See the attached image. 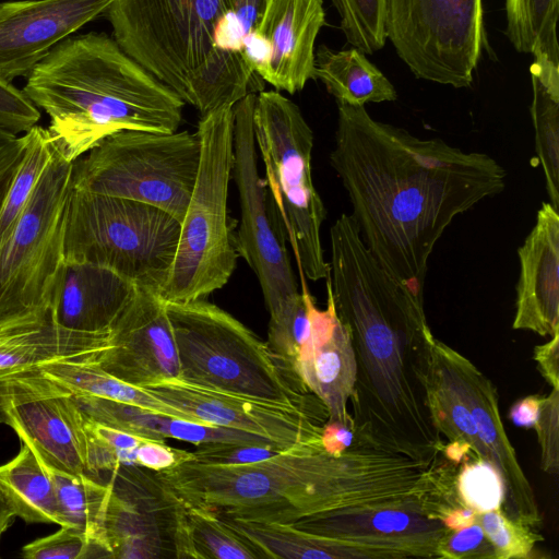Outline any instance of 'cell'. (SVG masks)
Segmentation results:
<instances>
[{"label":"cell","mask_w":559,"mask_h":559,"mask_svg":"<svg viewBox=\"0 0 559 559\" xmlns=\"http://www.w3.org/2000/svg\"><path fill=\"white\" fill-rule=\"evenodd\" d=\"M436 556L442 559H496L492 544L476 522L456 530L448 528L437 545Z\"/></svg>","instance_id":"obj_41"},{"label":"cell","mask_w":559,"mask_h":559,"mask_svg":"<svg viewBox=\"0 0 559 559\" xmlns=\"http://www.w3.org/2000/svg\"><path fill=\"white\" fill-rule=\"evenodd\" d=\"M85 415L74 395L62 394L11 406L7 425L48 467L88 475Z\"/></svg>","instance_id":"obj_23"},{"label":"cell","mask_w":559,"mask_h":559,"mask_svg":"<svg viewBox=\"0 0 559 559\" xmlns=\"http://www.w3.org/2000/svg\"><path fill=\"white\" fill-rule=\"evenodd\" d=\"M143 389L200 424L252 433L272 441L282 450L306 444L322 445V426L329 418L324 411L207 389L179 378Z\"/></svg>","instance_id":"obj_15"},{"label":"cell","mask_w":559,"mask_h":559,"mask_svg":"<svg viewBox=\"0 0 559 559\" xmlns=\"http://www.w3.org/2000/svg\"><path fill=\"white\" fill-rule=\"evenodd\" d=\"M179 379L266 402L328 412L281 369L265 342L218 306L198 299L166 302ZM329 415V414H328Z\"/></svg>","instance_id":"obj_5"},{"label":"cell","mask_w":559,"mask_h":559,"mask_svg":"<svg viewBox=\"0 0 559 559\" xmlns=\"http://www.w3.org/2000/svg\"><path fill=\"white\" fill-rule=\"evenodd\" d=\"M200 150L197 132L121 130L73 162L72 186L157 206L181 223L195 183Z\"/></svg>","instance_id":"obj_9"},{"label":"cell","mask_w":559,"mask_h":559,"mask_svg":"<svg viewBox=\"0 0 559 559\" xmlns=\"http://www.w3.org/2000/svg\"><path fill=\"white\" fill-rule=\"evenodd\" d=\"M475 522L492 544L496 559L527 558L544 539L534 528L508 518L501 509L476 513Z\"/></svg>","instance_id":"obj_37"},{"label":"cell","mask_w":559,"mask_h":559,"mask_svg":"<svg viewBox=\"0 0 559 559\" xmlns=\"http://www.w3.org/2000/svg\"><path fill=\"white\" fill-rule=\"evenodd\" d=\"M234 0H111L105 16L121 49L201 117L234 106L254 73L219 51L215 31Z\"/></svg>","instance_id":"obj_4"},{"label":"cell","mask_w":559,"mask_h":559,"mask_svg":"<svg viewBox=\"0 0 559 559\" xmlns=\"http://www.w3.org/2000/svg\"><path fill=\"white\" fill-rule=\"evenodd\" d=\"M455 487L461 502L475 513L501 509L503 483L500 474L486 460L464 461L457 469Z\"/></svg>","instance_id":"obj_36"},{"label":"cell","mask_w":559,"mask_h":559,"mask_svg":"<svg viewBox=\"0 0 559 559\" xmlns=\"http://www.w3.org/2000/svg\"><path fill=\"white\" fill-rule=\"evenodd\" d=\"M22 91L48 116L47 131L69 162L121 130L175 132L185 105L114 38L95 32L56 45Z\"/></svg>","instance_id":"obj_3"},{"label":"cell","mask_w":559,"mask_h":559,"mask_svg":"<svg viewBox=\"0 0 559 559\" xmlns=\"http://www.w3.org/2000/svg\"><path fill=\"white\" fill-rule=\"evenodd\" d=\"M221 518L245 537L261 558L378 559L370 551L301 531L293 524Z\"/></svg>","instance_id":"obj_27"},{"label":"cell","mask_w":559,"mask_h":559,"mask_svg":"<svg viewBox=\"0 0 559 559\" xmlns=\"http://www.w3.org/2000/svg\"><path fill=\"white\" fill-rule=\"evenodd\" d=\"M134 386L178 379L179 358L165 301L157 292L136 287L110 333V347L98 364Z\"/></svg>","instance_id":"obj_18"},{"label":"cell","mask_w":559,"mask_h":559,"mask_svg":"<svg viewBox=\"0 0 559 559\" xmlns=\"http://www.w3.org/2000/svg\"><path fill=\"white\" fill-rule=\"evenodd\" d=\"M358 34V49L371 55L382 49L386 38L388 0H348Z\"/></svg>","instance_id":"obj_42"},{"label":"cell","mask_w":559,"mask_h":559,"mask_svg":"<svg viewBox=\"0 0 559 559\" xmlns=\"http://www.w3.org/2000/svg\"><path fill=\"white\" fill-rule=\"evenodd\" d=\"M111 0L0 2V80L27 76L59 43L105 14Z\"/></svg>","instance_id":"obj_20"},{"label":"cell","mask_w":559,"mask_h":559,"mask_svg":"<svg viewBox=\"0 0 559 559\" xmlns=\"http://www.w3.org/2000/svg\"><path fill=\"white\" fill-rule=\"evenodd\" d=\"M40 119L39 109L10 82L0 80V128L24 134Z\"/></svg>","instance_id":"obj_44"},{"label":"cell","mask_w":559,"mask_h":559,"mask_svg":"<svg viewBox=\"0 0 559 559\" xmlns=\"http://www.w3.org/2000/svg\"><path fill=\"white\" fill-rule=\"evenodd\" d=\"M136 286L116 272L91 263H64L53 300L56 321L70 330L110 332Z\"/></svg>","instance_id":"obj_24"},{"label":"cell","mask_w":559,"mask_h":559,"mask_svg":"<svg viewBox=\"0 0 559 559\" xmlns=\"http://www.w3.org/2000/svg\"><path fill=\"white\" fill-rule=\"evenodd\" d=\"M386 38L417 78L468 87L486 46L483 0H388Z\"/></svg>","instance_id":"obj_11"},{"label":"cell","mask_w":559,"mask_h":559,"mask_svg":"<svg viewBox=\"0 0 559 559\" xmlns=\"http://www.w3.org/2000/svg\"><path fill=\"white\" fill-rule=\"evenodd\" d=\"M255 95L249 93L234 105L231 175L240 205V225L234 243L238 255L254 272L271 314L300 292L285 245V228L258 173L253 134Z\"/></svg>","instance_id":"obj_12"},{"label":"cell","mask_w":559,"mask_h":559,"mask_svg":"<svg viewBox=\"0 0 559 559\" xmlns=\"http://www.w3.org/2000/svg\"><path fill=\"white\" fill-rule=\"evenodd\" d=\"M293 525L365 549L378 559L437 558V545L449 528L441 519L426 513L389 508L331 511Z\"/></svg>","instance_id":"obj_19"},{"label":"cell","mask_w":559,"mask_h":559,"mask_svg":"<svg viewBox=\"0 0 559 559\" xmlns=\"http://www.w3.org/2000/svg\"><path fill=\"white\" fill-rule=\"evenodd\" d=\"M85 415V414H84ZM88 475L96 477L121 466H135L136 450L144 438L100 424L85 415Z\"/></svg>","instance_id":"obj_35"},{"label":"cell","mask_w":559,"mask_h":559,"mask_svg":"<svg viewBox=\"0 0 559 559\" xmlns=\"http://www.w3.org/2000/svg\"><path fill=\"white\" fill-rule=\"evenodd\" d=\"M330 243L331 294L356 359L355 440L419 460L440 454L445 443L430 423L420 380L433 337L424 302L378 263L350 214L331 226Z\"/></svg>","instance_id":"obj_2"},{"label":"cell","mask_w":559,"mask_h":559,"mask_svg":"<svg viewBox=\"0 0 559 559\" xmlns=\"http://www.w3.org/2000/svg\"><path fill=\"white\" fill-rule=\"evenodd\" d=\"M111 474L105 534L111 558H194L183 502L140 466Z\"/></svg>","instance_id":"obj_14"},{"label":"cell","mask_w":559,"mask_h":559,"mask_svg":"<svg viewBox=\"0 0 559 559\" xmlns=\"http://www.w3.org/2000/svg\"><path fill=\"white\" fill-rule=\"evenodd\" d=\"M26 136L25 153L0 210V239L25 207L55 153V145L47 129L36 124L26 132Z\"/></svg>","instance_id":"obj_34"},{"label":"cell","mask_w":559,"mask_h":559,"mask_svg":"<svg viewBox=\"0 0 559 559\" xmlns=\"http://www.w3.org/2000/svg\"><path fill=\"white\" fill-rule=\"evenodd\" d=\"M540 447V467L557 475L559 469V389L552 388L540 400L537 419L533 426Z\"/></svg>","instance_id":"obj_40"},{"label":"cell","mask_w":559,"mask_h":559,"mask_svg":"<svg viewBox=\"0 0 559 559\" xmlns=\"http://www.w3.org/2000/svg\"><path fill=\"white\" fill-rule=\"evenodd\" d=\"M540 400L542 397L537 395H531L514 403L510 409L512 423L520 427H533L538 416Z\"/></svg>","instance_id":"obj_49"},{"label":"cell","mask_w":559,"mask_h":559,"mask_svg":"<svg viewBox=\"0 0 559 559\" xmlns=\"http://www.w3.org/2000/svg\"><path fill=\"white\" fill-rule=\"evenodd\" d=\"M533 357L546 381L551 388L559 389V331L551 335L549 342L536 346Z\"/></svg>","instance_id":"obj_47"},{"label":"cell","mask_w":559,"mask_h":559,"mask_svg":"<svg viewBox=\"0 0 559 559\" xmlns=\"http://www.w3.org/2000/svg\"><path fill=\"white\" fill-rule=\"evenodd\" d=\"M73 162L55 153L25 207L0 239V319L53 307L64 267Z\"/></svg>","instance_id":"obj_10"},{"label":"cell","mask_w":559,"mask_h":559,"mask_svg":"<svg viewBox=\"0 0 559 559\" xmlns=\"http://www.w3.org/2000/svg\"><path fill=\"white\" fill-rule=\"evenodd\" d=\"M180 227L176 217L157 206L73 189L64 262L109 269L159 295L176 255Z\"/></svg>","instance_id":"obj_7"},{"label":"cell","mask_w":559,"mask_h":559,"mask_svg":"<svg viewBox=\"0 0 559 559\" xmlns=\"http://www.w3.org/2000/svg\"><path fill=\"white\" fill-rule=\"evenodd\" d=\"M21 556L25 559L111 558L106 549L92 544L80 531L71 526H61L56 533L26 544Z\"/></svg>","instance_id":"obj_38"},{"label":"cell","mask_w":559,"mask_h":559,"mask_svg":"<svg viewBox=\"0 0 559 559\" xmlns=\"http://www.w3.org/2000/svg\"><path fill=\"white\" fill-rule=\"evenodd\" d=\"M16 513L8 496L0 486V538L2 534L11 526Z\"/></svg>","instance_id":"obj_51"},{"label":"cell","mask_w":559,"mask_h":559,"mask_svg":"<svg viewBox=\"0 0 559 559\" xmlns=\"http://www.w3.org/2000/svg\"><path fill=\"white\" fill-rule=\"evenodd\" d=\"M316 78L340 104L358 107L397 98L394 85L356 47L334 50L321 45L316 51Z\"/></svg>","instance_id":"obj_26"},{"label":"cell","mask_w":559,"mask_h":559,"mask_svg":"<svg viewBox=\"0 0 559 559\" xmlns=\"http://www.w3.org/2000/svg\"><path fill=\"white\" fill-rule=\"evenodd\" d=\"M44 371L72 395L102 397L195 421L190 415L158 400L145 389L109 374L97 364L56 361L46 366Z\"/></svg>","instance_id":"obj_30"},{"label":"cell","mask_w":559,"mask_h":559,"mask_svg":"<svg viewBox=\"0 0 559 559\" xmlns=\"http://www.w3.org/2000/svg\"><path fill=\"white\" fill-rule=\"evenodd\" d=\"M185 504L190 542L195 559H258L257 549L216 512Z\"/></svg>","instance_id":"obj_32"},{"label":"cell","mask_w":559,"mask_h":559,"mask_svg":"<svg viewBox=\"0 0 559 559\" xmlns=\"http://www.w3.org/2000/svg\"><path fill=\"white\" fill-rule=\"evenodd\" d=\"M263 3L264 0H234L215 31V47L224 53L241 56L243 39L255 25Z\"/></svg>","instance_id":"obj_39"},{"label":"cell","mask_w":559,"mask_h":559,"mask_svg":"<svg viewBox=\"0 0 559 559\" xmlns=\"http://www.w3.org/2000/svg\"><path fill=\"white\" fill-rule=\"evenodd\" d=\"M341 19V29L347 43L358 48V34L348 0H331Z\"/></svg>","instance_id":"obj_50"},{"label":"cell","mask_w":559,"mask_h":559,"mask_svg":"<svg viewBox=\"0 0 559 559\" xmlns=\"http://www.w3.org/2000/svg\"><path fill=\"white\" fill-rule=\"evenodd\" d=\"M46 467L55 484L62 526L76 528L111 556L105 534L111 481L104 484L86 474H69Z\"/></svg>","instance_id":"obj_29"},{"label":"cell","mask_w":559,"mask_h":559,"mask_svg":"<svg viewBox=\"0 0 559 559\" xmlns=\"http://www.w3.org/2000/svg\"><path fill=\"white\" fill-rule=\"evenodd\" d=\"M193 459V452L170 447L165 441L145 439L136 450L135 466L159 472Z\"/></svg>","instance_id":"obj_45"},{"label":"cell","mask_w":559,"mask_h":559,"mask_svg":"<svg viewBox=\"0 0 559 559\" xmlns=\"http://www.w3.org/2000/svg\"><path fill=\"white\" fill-rule=\"evenodd\" d=\"M74 397L82 412L90 418L148 440L165 441L170 438L195 447L218 443L276 445L265 438L245 431L200 424L130 404L87 395H74Z\"/></svg>","instance_id":"obj_25"},{"label":"cell","mask_w":559,"mask_h":559,"mask_svg":"<svg viewBox=\"0 0 559 559\" xmlns=\"http://www.w3.org/2000/svg\"><path fill=\"white\" fill-rule=\"evenodd\" d=\"M0 486L16 516L26 523L62 526L53 480L35 451L21 441L19 453L0 466Z\"/></svg>","instance_id":"obj_28"},{"label":"cell","mask_w":559,"mask_h":559,"mask_svg":"<svg viewBox=\"0 0 559 559\" xmlns=\"http://www.w3.org/2000/svg\"><path fill=\"white\" fill-rule=\"evenodd\" d=\"M531 117L535 150L542 165L550 204L559 211V96L531 73Z\"/></svg>","instance_id":"obj_33"},{"label":"cell","mask_w":559,"mask_h":559,"mask_svg":"<svg viewBox=\"0 0 559 559\" xmlns=\"http://www.w3.org/2000/svg\"><path fill=\"white\" fill-rule=\"evenodd\" d=\"M354 430L349 426L326 420L322 426L321 442L324 451L337 455L354 443Z\"/></svg>","instance_id":"obj_48"},{"label":"cell","mask_w":559,"mask_h":559,"mask_svg":"<svg viewBox=\"0 0 559 559\" xmlns=\"http://www.w3.org/2000/svg\"><path fill=\"white\" fill-rule=\"evenodd\" d=\"M325 24L323 0H264L245 47L258 75L295 94L314 79V44Z\"/></svg>","instance_id":"obj_17"},{"label":"cell","mask_w":559,"mask_h":559,"mask_svg":"<svg viewBox=\"0 0 559 559\" xmlns=\"http://www.w3.org/2000/svg\"><path fill=\"white\" fill-rule=\"evenodd\" d=\"M506 35L534 63L559 68L557 22L559 0H506Z\"/></svg>","instance_id":"obj_31"},{"label":"cell","mask_w":559,"mask_h":559,"mask_svg":"<svg viewBox=\"0 0 559 559\" xmlns=\"http://www.w3.org/2000/svg\"><path fill=\"white\" fill-rule=\"evenodd\" d=\"M330 163L362 242L420 302L429 257L447 227L506 188V169L488 154L415 136L365 106L337 103Z\"/></svg>","instance_id":"obj_1"},{"label":"cell","mask_w":559,"mask_h":559,"mask_svg":"<svg viewBox=\"0 0 559 559\" xmlns=\"http://www.w3.org/2000/svg\"><path fill=\"white\" fill-rule=\"evenodd\" d=\"M26 143V133L14 134L0 128V210L25 153Z\"/></svg>","instance_id":"obj_46"},{"label":"cell","mask_w":559,"mask_h":559,"mask_svg":"<svg viewBox=\"0 0 559 559\" xmlns=\"http://www.w3.org/2000/svg\"><path fill=\"white\" fill-rule=\"evenodd\" d=\"M253 134L269 197L285 228L298 266L310 281L326 278L321 227L326 209L311 169L313 132L300 108L278 91L255 95Z\"/></svg>","instance_id":"obj_8"},{"label":"cell","mask_w":559,"mask_h":559,"mask_svg":"<svg viewBox=\"0 0 559 559\" xmlns=\"http://www.w3.org/2000/svg\"><path fill=\"white\" fill-rule=\"evenodd\" d=\"M283 451L270 443H218L197 447L194 461L214 465H243L270 459Z\"/></svg>","instance_id":"obj_43"},{"label":"cell","mask_w":559,"mask_h":559,"mask_svg":"<svg viewBox=\"0 0 559 559\" xmlns=\"http://www.w3.org/2000/svg\"><path fill=\"white\" fill-rule=\"evenodd\" d=\"M110 332L87 333L60 325L53 307L0 319V424L16 404L71 394L48 378L56 361L98 364L110 347Z\"/></svg>","instance_id":"obj_13"},{"label":"cell","mask_w":559,"mask_h":559,"mask_svg":"<svg viewBox=\"0 0 559 559\" xmlns=\"http://www.w3.org/2000/svg\"><path fill=\"white\" fill-rule=\"evenodd\" d=\"M329 276V275H328ZM324 310L310 304V333L304 344L296 373L310 393L325 406L329 421L353 428L349 401L356 381V359L348 328L338 318L326 277Z\"/></svg>","instance_id":"obj_21"},{"label":"cell","mask_w":559,"mask_h":559,"mask_svg":"<svg viewBox=\"0 0 559 559\" xmlns=\"http://www.w3.org/2000/svg\"><path fill=\"white\" fill-rule=\"evenodd\" d=\"M234 106L198 123L200 164L181 222L176 255L159 296L166 302L204 299L231 277L238 253L227 213L234 167Z\"/></svg>","instance_id":"obj_6"},{"label":"cell","mask_w":559,"mask_h":559,"mask_svg":"<svg viewBox=\"0 0 559 559\" xmlns=\"http://www.w3.org/2000/svg\"><path fill=\"white\" fill-rule=\"evenodd\" d=\"M518 257L512 328L551 336L559 331V212L550 202L542 204Z\"/></svg>","instance_id":"obj_22"},{"label":"cell","mask_w":559,"mask_h":559,"mask_svg":"<svg viewBox=\"0 0 559 559\" xmlns=\"http://www.w3.org/2000/svg\"><path fill=\"white\" fill-rule=\"evenodd\" d=\"M431 346L471 412L485 460L501 476L502 512L519 523L539 528L542 516L535 493L504 430L496 386L471 360L435 336Z\"/></svg>","instance_id":"obj_16"}]
</instances>
